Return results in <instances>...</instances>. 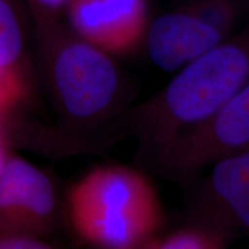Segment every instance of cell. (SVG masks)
Here are the masks:
<instances>
[{
    "label": "cell",
    "instance_id": "6da1fadb",
    "mask_svg": "<svg viewBox=\"0 0 249 249\" xmlns=\"http://www.w3.org/2000/svg\"><path fill=\"white\" fill-rule=\"evenodd\" d=\"M249 82V26L189 62L157 95L127 114L140 157L208 119Z\"/></svg>",
    "mask_w": 249,
    "mask_h": 249
},
{
    "label": "cell",
    "instance_id": "7a4b0ae2",
    "mask_svg": "<svg viewBox=\"0 0 249 249\" xmlns=\"http://www.w3.org/2000/svg\"><path fill=\"white\" fill-rule=\"evenodd\" d=\"M67 210L77 236L99 248L143 249L164 224L154 183L124 165H102L86 173L71 187Z\"/></svg>",
    "mask_w": 249,
    "mask_h": 249
},
{
    "label": "cell",
    "instance_id": "3957f363",
    "mask_svg": "<svg viewBox=\"0 0 249 249\" xmlns=\"http://www.w3.org/2000/svg\"><path fill=\"white\" fill-rule=\"evenodd\" d=\"M43 71L55 110L75 136L113 119L127 101L121 68L110 53L81 37L53 43Z\"/></svg>",
    "mask_w": 249,
    "mask_h": 249
},
{
    "label": "cell",
    "instance_id": "277c9868",
    "mask_svg": "<svg viewBox=\"0 0 249 249\" xmlns=\"http://www.w3.org/2000/svg\"><path fill=\"white\" fill-rule=\"evenodd\" d=\"M249 150V82L213 116L180 134L150 158L174 180L194 177L227 156Z\"/></svg>",
    "mask_w": 249,
    "mask_h": 249
},
{
    "label": "cell",
    "instance_id": "5b68a950",
    "mask_svg": "<svg viewBox=\"0 0 249 249\" xmlns=\"http://www.w3.org/2000/svg\"><path fill=\"white\" fill-rule=\"evenodd\" d=\"M57 216V192L50 177L24 158L9 155L0 174V231L46 240Z\"/></svg>",
    "mask_w": 249,
    "mask_h": 249
},
{
    "label": "cell",
    "instance_id": "8992f818",
    "mask_svg": "<svg viewBox=\"0 0 249 249\" xmlns=\"http://www.w3.org/2000/svg\"><path fill=\"white\" fill-rule=\"evenodd\" d=\"M196 194L195 222L230 238L249 232V150L217 160Z\"/></svg>",
    "mask_w": 249,
    "mask_h": 249
},
{
    "label": "cell",
    "instance_id": "52a82bcc",
    "mask_svg": "<svg viewBox=\"0 0 249 249\" xmlns=\"http://www.w3.org/2000/svg\"><path fill=\"white\" fill-rule=\"evenodd\" d=\"M68 6L77 36L110 54L132 52L144 35L145 0H70Z\"/></svg>",
    "mask_w": 249,
    "mask_h": 249
},
{
    "label": "cell",
    "instance_id": "ba28073f",
    "mask_svg": "<svg viewBox=\"0 0 249 249\" xmlns=\"http://www.w3.org/2000/svg\"><path fill=\"white\" fill-rule=\"evenodd\" d=\"M225 35L186 11L158 17L147 36L151 61L165 71L181 70L223 42Z\"/></svg>",
    "mask_w": 249,
    "mask_h": 249
},
{
    "label": "cell",
    "instance_id": "9c48e42d",
    "mask_svg": "<svg viewBox=\"0 0 249 249\" xmlns=\"http://www.w3.org/2000/svg\"><path fill=\"white\" fill-rule=\"evenodd\" d=\"M0 71L30 88L23 59V40L13 9L0 0Z\"/></svg>",
    "mask_w": 249,
    "mask_h": 249
},
{
    "label": "cell",
    "instance_id": "30bf717a",
    "mask_svg": "<svg viewBox=\"0 0 249 249\" xmlns=\"http://www.w3.org/2000/svg\"><path fill=\"white\" fill-rule=\"evenodd\" d=\"M232 239L226 233L207 224L195 222L164 235H156L143 249H220Z\"/></svg>",
    "mask_w": 249,
    "mask_h": 249
},
{
    "label": "cell",
    "instance_id": "8fae6325",
    "mask_svg": "<svg viewBox=\"0 0 249 249\" xmlns=\"http://www.w3.org/2000/svg\"><path fill=\"white\" fill-rule=\"evenodd\" d=\"M242 9L244 4L239 0H194L183 11L227 36L238 22Z\"/></svg>",
    "mask_w": 249,
    "mask_h": 249
},
{
    "label": "cell",
    "instance_id": "7c38bea8",
    "mask_svg": "<svg viewBox=\"0 0 249 249\" xmlns=\"http://www.w3.org/2000/svg\"><path fill=\"white\" fill-rule=\"evenodd\" d=\"M30 88L0 71V119H6L18 105L29 97Z\"/></svg>",
    "mask_w": 249,
    "mask_h": 249
},
{
    "label": "cell",
    "instance_id": "4fadbf2b",
    "mask_svg": "<svg viewBox=\"0 0 249 249\" xmlns=\"http://www.w3.org/2000/svg\"><path fill=\"white\" fill-rule=\"evenodd\" d=\"M54 246L44 239L22 238L0 231V249H49Z\"/></svg>",
    "mask_w": 249,
    "mask_h": 249
},
{
    "label": "cell",
    "instance_id": "5bb4252c",
    "mask_svg": "<svg viewBox=\"0 0 249 249\" xmlns=\"http://www.w3.org/2000/svg\"><path fill=\"white\" fill-rule=\"evenodd\" d=\"M31 1L46 18L54 17L62 7L70 4V0H31Z\"/></svg>",
    "mask_w": 249,
    "mask_h": 249
},
{
    "label": "cell",
    "instance_id": "9a60e30c",
    "mask_svg": "<svg viewBox=\"0 0 249 249\" xmlns=\"http://www.w3.org/2000/svg\"><path fill=\"white\" fill-rule=\"evenodd\" d=\"M9 155H11V152L8 150V142H0V174L4 170Z\"/></svg>",
    "mask_w": 249,
    "mask_h": 249
},
{
    "label": "cell",
    "instance_id": "2e32d148",
    "mask_svg": "<svg viewBox=\"0 0 249 249\" xmlns=\"http://www.w3.org/2000/svg\"><path fill=\"white\" fill-rule=\"evenodd\" d=\"M0 142H8L7 139H6L5 119H0Z\"/></svg>",
    "mask_w": 249,
    "mask_h": 249
}]
</instances>
